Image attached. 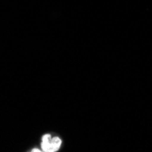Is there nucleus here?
Segmentation results:
<instances>
[{"mask_svg": "<svg viewBox=\"0 0 152 152\" xmlns=\"http://www.w3.org/2000/svg\"><path fill=\"white\" fill-rule=\"evenodd\" d=\"M61 146V140L58 137H55L51 139L50 141V147H49V152H55L58 151Z\"/></svg>", "mask_w": 152, "mask_h": 152, "instance_id": "f257e3e1", "label": "nucleus"}, {"mask_svg": "<svg viewBox=\"0 0 152 152\" xmlns=\"http://www.w3.org/2000/svg\"><path fill=\"white\" fill-rule=\"evenodd\" d=\"M51 136L49 134H46L42 137V143H41V148L42 150L45 152H49V147H50V141H51Z\"/></svg>", "mask_w": 152, "mask_h": 152, "instance_id": "f03ea898", "label": "nucleus"}, {"mask_svg": "<svg viewBox=\"0 0 152 152\" xmlns=\"http://www.w3.org/2000/svg\"><path fill=\"white\" fill-rule=\"evenodd\" d=\"M32 151H37H37H40V150H38V149H37V148H35V149H33Z\"/></svg>", "mask_w": 152, "mask_h": 152, "instance_id": "7ed1b4c3", "label": "nucleus"}]
</instances>
